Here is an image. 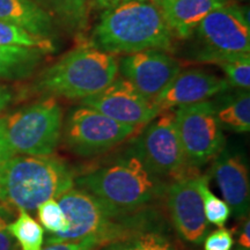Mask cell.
Segmentation results:
<instances>
[{
  "instance_id": "6da1fadb",
  "label": "cell",
  "mask_w": 250,
  "mask_h": 250,
  "mask_svg": "<svg viewBox=\"0 0 250 250\" xmlns=\"http://www.w3.org/2000/svg\"><path fill=\"white\" fill-rule=\"evenodd\" d=\"M67 227L46 239V245L83 242L101 249L114 243L126 242L145 229L164 226L155 208L125 211L115 208L80 188H72L58 198Z\"/></svg>"
},
{
  "instance_id": "7a4b0ae2",
  "label": "cell",
  "mask_w": 250,
  "mask_h": 250,
  "mask_svg": "<svg viewBox=\"0 0 250 250\" xmlns=\"http://www.w3.org/2000/svg\"><path fill=\"white\" fill-rule=\"evenodd\" d=\"M174 36L151 0H123L101 12L90 44L110 55L171 51Z\"/></svg>"
},
{
  "instance_id": "3957f363",
  "label": "cell",
  "mask_w": 250,
  "mask_h": 250,
  "mask_svg": "<svg viewBox=\"0 0 250 250\" xmlns=\"http://www.w3.org/2000/svg\"><path fill=\"white\" fill-rule=\"evenodd\" d=\"M74 183L108 204L125 211L154 208L164 199L168 182L144 164L133 148L80 174Z\"/></svg>"
},
{
  "instance_id": "277c9868",
  "label": "cell",
  "mask_w": 250,
  "mask_h": 250,
  "mask_svg": "<svg viewBox=\"0 0 250 250\" xmlns=\"http://www.w3.org/2000/svg\"><path fill=\"white\" fill-rule=\"evenodd\" d=\"M74 179V170L55 156L15 154L0 164V202L18 210H36L72 189Z\"/></svg>"
},
{
  "instance_id": "5b68a950",
  "label": "cell",
  "mask_w": 250,
  "mask_h": 250,
  "mask_svg": "<svg viewBox=\"0 0 250 250\" xmlns=\"http://www.w3.org/2000/svg\"><path fill=\"white\" fill-rule=\"evenodd\" d=\"M118 61L92 44L80 45L46 67L36 89L54 98L83 100L95 95L117 78Z\"/></svg>"
},
{
  "instance_id": "8992f818",
  "label": "cell",
  "mask_w": 250,
  "mask_h": 250,
  "mask_svg": "<svg viewBox=\"0 0 250 250\" xmlns=\"http://www.w3.org/2000/svg\"><path fill=\"white\" fill-rule=\"evenodd\" d=\"M2 129L14 154L48 156L58 147L62 130V109L54 96L20 108L1 117Z\"/></svg>"
},
{
  "instance_id": "52a82bcc",
  "label": "cell",
  "mask_w": 250,
  "mask_h": 250,
  "mask_svg": "<svg viewBox=\"0 0 250 250\" xmlns=\"http://www.w3.org/2000/svg\"><path fill=\"white\" fill-rule=\"evenodd\" d=\"M198 42L196 59L214 64L220 59L250 52L248 9L229 2L215 8L193 31Z\"/></svg>"
},
{
  "instance_id": "ba28073f",
  "label": "cell",
  "mask_w": 250,
  "mask_h": 250,
  "mask_svg": "<svg viewBox=\"0 0 250 250\" xmlns=\"http://www.w3.org/2000/svg\"><path fill=\"white\" fill-rule=\"evenodd\" d=\"M132 148L149 170L167 182L199 174L187 162L174 110L162 111L149 122Z\"/></svg>"
},
{
  "instance_id": "9c48e42d",
  "label": "cell",
  "mask_w": 250,
  "mask_h": 250,
  "mask_svg": "<svg viewBox=\"0 0 250 250\" xmlns=\"http://www.w3.org/2000/svg\"><path fill=\"white\" fill-rule=\"evenodd\" d=\"M137 130V126L111 120L95 109L79 105L68 112L62 123V139L76 155L90 158L116 147Z\"/></svg>"
},
{
  "instance_id": "30bf717a",
  "label": "cell",
  "mask_w": 250,
  "mask_h": 250,
  "mask_svg": "<svg viewBox=\"0 0 250 250\" xmlns=\"http://www.w3.org/2000/svg\"><path fill=\"white\" fill-rule=\"evenodd\" d=\"M175 123L187 162L197 168L213 161L225 147L214 103L204 101L174 109Z\"/></svg>"
},
{
  "instance_id": "8fae6325",
  "label": "cell",
  "mask_w": 250,
  "mask_h": 250,
  "mask_svg": "<svg viewBox=\"0 0 250 250\" xmlns=\"http://www.w3.org/2000/svg\"><path fill=\"white\" fill-rule=\"evenodd\" d=\"M198 175L170 181L164 193L166 208L177 235L195 246L203 243L210 230L197 189L196 177Z\"/></svg>"
},
{
  "instance_id": "7c38bea8",
  "label": "cell",
  "mask_w": 250,
  "mask_h": 250,
  "mask_svg": "<svg viewBox=\"0 0 250 250\" xmlns=\"http://www.w3.org/2000/svg\"><path fill=\"white\" fill-rule=\"evenodd\" d=\"M81 104L93 108L120 123L143 126L160 114L151 100L138 92L129 80L117 77L95 95L81 100Z\"/></svg>"
},
{
  "instance_id": "4fadbf2b",
  "label": "cell",
  "mask_w": 250,
  "mask_h": 250,
  "mask_svg": "<svg viewBox=\"0 0 250 250\" xmlns=\"http://www.w3.org/2000/svg\"><path fill=\"white\" fill-rule=\"evenodd\" d=\"M118 72L153 101L180 73L181 64L162 50H145L122 57Z\"/></svg>"
},
{
  "instance_id": "5bb4252c",
  "label": "cell",
  "mask_w": 250,
  "mask_h": 250,
  "mask_svg": "<svg viewBox=\"0 0 250 250\" xmlns=\"http://www.w3.org/2000/svg\"><path fill=\"white\" fill-rule=\"evenodd\" d=\"M229 83L224 78L203 70L181 71L153 103L162 111L208 101L218 94L226 92Z\"/></svg>"
},
{
  "instance_id": "9a60e30c",
  "label": "cell",
  "mask_w": 250,
  "mask_h": 250,
  "mask_svg": "<svg viewBox=\"0 0 250 250\" xmlns=\"http://www.w3.org/2000/svg\"><path fill=\"white\" fill-rule=\"evenodd\" d=\"M211 175L214 177L224 201L236 219L249 215V168L245 158L237 152L223 149L213 160Z\"/></svg>"
},
{
  "instance_id": "2e32d148",
  "label": "cell",
  "mask_w": 250,
  "mask_h": 250,
  "mask_svg": "<svg viewBox=\"0 0 250 250\" xmlns=\"http://www.w3.org/2000/svg\"><path fill=\"white\" fill-rule=\"evenodd\" d=\"M159 8L174 37L190 39L198 24L215 8L232 0H151Z\"/></svg>"
},
{
  "instance_id": "e0dca14e",
  "label": "cell",
  "mask_w": 250,
  "mask_h": 250,
  "mask_svg": "<svg viewBox=\"0 0 250 250\" xmlns=\"http://www.w3.org/2000/svg\"><path fill=\"white\" fill-rule=\"evenodd\" d=\"M0 21L50 39L55 30L51 17L33 0H0Z\"/></svg>"
},
{
  "instance_id": "ac0fdd59",
  "label": "cell",
  "mask_w": 250,
  "mask_h": 250,
  "mask_svg": "<svg viewBox=\"0 0 250 250\" xmlns=\"http://www.w3.org/2000/svg\"><path fill=\"white\" fill-rule=\"evenodd\" d=\"M67 31L79 34L88 24V0H33Z\"/></svg>"
},
{
  "instance_id": "d6986e66",
  "label": "cell",
  "mask_w": 250,
  "mask_h": 250,
  "mask_svg": "<svg viewBox=\"0 0 250 250\" xmlns=\"http://www.w3.org/2000/svg\"><path fill=\"white\" fill-rule=\"evenodd\" d=\"M44 55L37 50L0 45V80H19L31 76Z\"/></svg>"
},
{
  "instance_id": "ffe728a7",
  "label": "cell",
  "mask_w": 250,
  "mask_h": 250,
  "mask_svg": "<svg viewBox=\"0 0 250 250\" xmlns=\"http://www.w3.org/2000/svg\"><path fill=\"white\" fill-rule=\"evenodd\" d=\"M215 116L223 129L236 133H246L250 130V94L249 90H242L219 107L214 104Z\"/></svg>"
},
{
  "instance_id": "44dd1931",
  "label": "cell",
  "mask_w": 250,
  "mask_h": 250,
  "mask_svg": "<svg viewBox=\"0 0 250 250\" xmlns=\"http://www.w3.org/2000/svg\"><path fill=\"white\" fill-rule=\"evenodd\" d=\"M0 45L37 50L43 54L56 51L54 40L50 37L36 35L17 24L1 22V21H0Z\"/></svg>"
},
{
  "instance_id": "7402d4cb",
  "label": "cell",
  "mask_w": 250,
  "mask_h": 250,
  "mask_svg": "<svg viewBox=\"0 0 250 250\" xmlns=\"http://www.w3.org/2000/svg\"><path fill=\"white\" fill-rule=\"evenodd\" d=\"M7 230L17 240L21 250H41L44 243V229L27 211L19 210V217L7 225Z\"/></svg>"
},
{
  "instance_id": "603a6c76",
  "label": "cell",
  "mask_w": 250,
  "mask_h": 250,
  "mask_svg": "<svg viewBox=\"0 0 250 250\" xmlns=\"http://www.w3.org/2000/svg\"><path fill=\"white\" fill-rule=\"evenodd\" d=\"M197 189L202 198L203 208L208 223L217 227H224L230 217V208L224 199L218 198L208 187V177L201 175L196 177Z\"/></svg>"
},
{
  "instance_id": "cb8c5ba5",
  "label": "cell",
  "mask_w": 250,
  "mask_h": 250,
  "mask_svg": "<svg viewBox=\"0 0 250 250\" xmlns=\"http://www.w3.org/2000/svg\"><path fill=\"white\" fill-rule=\"evenodd\" d=\"M223 70L229 86L242 90L250 88V55H237L214 62Z\"/></svg>"
},
{
  "instance_id": "d4e9b609",
  "label": "cell",
  "mask_w": 250,
  "mask_h": 250,
  "mask_svg": "<svg viewBox=\"0 0 250 250\" xmlns=\"http://www.w3.org/2000/svg\"><path fill=\"white\" fill-rule=\"evenodd\" d=\"M127 250H177L164 226L145 229L126 241Z\"/></svg>"
},
{
  "instance_id": "484cf974",
  "label": "cell",
  "mask_w": 250,
  "mask_h": 250,
  "mask_svg": "<svg viewBox=\"0 0 250 250\" xmlns=\"http://www.w3.org/2000/svg\"><path fill=\"white\" fill-rule=\"evenodd\" d=\"M36 210L40 223L43 225V227L49 233L56 234L64 232L66 229V218H65L64 212H62V208L56 199H48V201L42 203Z\"/></svg>"
},
{
  "instance_id": "4316f807",
  "label": "cell",
  "mask_w": 250,
  "mask_h": 250,
  "mask_svg": "<svg viewBox=\"0 0 250 250\" xmlns=\"http://www.w3.org/2000/svg\"><path fill=\"white\" fill-rule=\"evenodd\" d=\"M203 242L204 250H232L235 241L229 229L220 227L211 234H208Z\"/></svg>"
},
{
  "instance_id": "83f0119b",
  "label": "cell",
  "mask_w": 250,
  "mask_h": 250,
  "mask_svg": "<svg viewBox=\"0 0 250 250\" xmlns=\"http://www.w3.org/2000/svg\"><path fill=\"white\" fill-rule=\"evenodd\" d=\"M0 250H18L14 237L7 230V224L0 217Z\"/></svg>"
},
{
  "instance_id": "f1b7e54d",
  "label": "cell",
  "mask_w": 250,
  "mask_h": 250,
  "mask_svg": "<svg viewBox=\"0 0 250 250\" xmlns=\"http://www.w3.org/2000/svg\"><path fill=\"white\" fill-rule=\"evenodd\" d=\"M41 250H98L95 247L83 242H61L46 245L44 249Z\"/></svg>"
},
{
  "instance_id": "f546056e",
  "label": "cell",
  "mask_w": 250,
  "mask_h": 250,
  "mask_svg": "<svg viewBox=\"0 0 250 250\" xmlns=\"http://www.w3.org/2000/svg\"><path fill=\"white\" fill-rule=\"evenodd\" d=\"M235 250H250V221L247 217V220L242 224L241 230L237 237V246Z\"/></svg>"
},
{
  "instance_id": "4dcf8cb0",
  "label": "cell",
  "mask_w": 250,
  "mask_h": 250,
  "mask_svg": "<svg viewBox=\"0 0 250 250\" xmlns=\"http://www.w3.org/2000/svg\"><path fill=\"white\" fill-rule=\"evenodd\" d=\"M14 100V89L8 85L0 83V114L6 110Z\"/></svg>"
},
{
  "instance_id": "1f68e13d",
  "label": "cell",
  "mask_w": 250,
  "mask_h": 250,
  "mask_svg": "<svg viewBox=\"0 0 250 250\" xmlns=\"http://www.w3.org/2000/svg\"><path fill=\"white\" fill-rule=\"evenodd\" d=\"M13 155L15 154L11 151L7 142H6L4 129H2L1 117H0V164H2V162L6 160H8V159L12 158Z\"/></svg>"
},
{
  "instance_id": "d6a6232c",
  "label": "cell",
  "mask_w": 250,
  "mask_h": 250,
  "mask_svg": "<svg viewBox=\"0 0 250 250\" xmlns=\"http://www.w3.org/2000/svg\"><path fill=\"white\" fill-rule=\"evenodd\" d=\"M123 1V0H88L89 8L94 9V11L102 12L107 9L110 6L117 4V2Z\"/></svg>"
},
{
  "instance_id": "836d02e7",
  "label": "cell",
  "mask_w": 250,
  "mask_h": 250,
  "mask_svg": "<svg viewBox=\"0 0 250 250\" xmlns=\"http://www.w3.org/2000/svg\"><path fill=\"white\" fill-rule=\"evenodd\" d=\"M99 250H127V246H126V242H120V243H114V245L105 246Z\"/></svg>"
}]
</instances>
